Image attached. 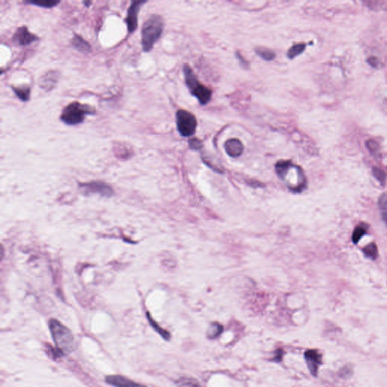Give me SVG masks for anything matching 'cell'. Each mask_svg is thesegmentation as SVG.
Listing matches in <instances>:
<instances>
[{"label":"cell","instance_id":"obj_1","mask_svg":"<svg viewBox=\"0 0 387 387\" xmlns=\"http://www.w3.org/2000/svg\"><path fill=\"white\" fill-rule=\"evenodd\" d=\"M164 28V20L159 15H150L142 25V47L144 52H149L152 50L155 44L161 37Z\"/></svg>","mask_w":387,"mask_h":387},{"label":"cell","instance_id":"obj_23","mask_svg":"<svg viewBox=\"0 0 387 387\" xmlns=\"http://www.w3.org/2000/svg\"><path fill=\"white\" fill-rule=\"evenodd\" d=\"M379 207L382 214V218L387 226V193L380 195L378 201Z\"/></svg>","mask_w":387,"mask_h":387},{"label":"cell","instance_id":"obj_3","mask_svg":"<svg viewBox=\"0 0 387 387\" xmlns=\"http://www.w3.org/2000/svg\"><path fill=\"white\" fill-rule=\"evenodd\" d=\"M96 114V109L93 106L74 101L63 109L60 119L68 126H77L83 123L87 116L94 115Z\"/></svg>","mask_w":387,"mask_h":387},{"label":"cell","instance_id":"obj_16","mask_svg":"<svg viewBox=\"0 0 387 387\" xmlns=\"http://www.w3.org/2000/svg\"><path fill=\"white\" fill-rule=\"evenodd\" d=\"M307 44H293L289 49H288V52H287V56L289 59H293V58H296L299 56L300 54L305 50Z\"/></svg>","mask_w":387,"mask_h":387},{"label":"cell","instance_id":"obj_2","mask_svg":"<svg viewBox=\"0 0 387 387\" xmlns=\"http://www.w3.org/2000/svg\"><path fill=\"white\" fill-rule=\"evenodd\" d=\"M49 325L56 350L60 354L64 355L71 353L74 349V338L72 332L56 319H51Z\"/></svg>","mask_w":387,"mask_h":387},{"label":"cell","instance_id":"obj_21","mask_svg":"<svg viewBox=\"0 0 387 387\" xmlns=\"http://www.w3.org/2000/svg\"><path fill=\"white\" fill-rule=\"evenodd\" d=\"M362 251L368 258L371 260H376L378 256V250H377V245L374 243L368 244L363 248Z\"/></svg>","mask_w":387,"mask_h":387},{"label":"cell","instance_id":"obj_27","mask_svg":"<svg viewBox=\"0 0 387 387\" xmlns=\"http://www.w3.org/2000/svg\"><path fill=\"white\" fill-rule=\"evenodd\" d=\"M283 355L284 350H282V349H279V350H276V354L274 356V358L273 361H276V362H280V361H282Z\"/></svg>","mask_w":387,"mask_h":387},{"label":"cell","instance_id":"obj_8","mask_svg":"<svg viewBox=\"0 0 387 387\" xmlns=\"http://www.w3.org/2000/svg\"><path fill=\"white\" fill-rule=\"evenodd\" d=\"M80 188L81 191L85 195L98 193L102 196L110 197L114 193L113 189L110 185L99 181L80 184Z\"/></svg>","mask_w":387,"mask_h":387},{"label":"cell","instance_id":"obj_10","mask_svg":"<svg viewBox=\"0 0 387 387\" xmlns=\"http://www.w3.org/2000/svg\"><path fill=\"white\" fill-rule=\"evenodd\" d=\"M60 74L56 71H49L41 76L39 85L42 90L49 92L53 90L59 80Z\"/></svg>","mask_w":387,"mask_h":387},{"label":"cell","instance_id":"obj_25","mask_svg":"<svg viewBox=\"0 0 387 387\" xmlns=\"http://www.w3.org/2000/svg\"><path fill=\"white\" fill-rule=\"evenodd\" d=\"M188 144H189V147L191 150H200L203 147V142L198 138H191L188 141Z\"/></svg>","mask_w":387,"mask_h":387},{"label":"cell","instance_id":"obj_14","mask_svg":"<svg viewBox=\"0 0 387 387\" xmlns=\"http://www.w3.org/2000/svg\"><path fill=\"white\" fill-rule=\"evenodd\" d=\"M12 90H13L14 93L16 95L17 98L23 101V102H28L31 98V88L29 85H22V87H14L12 85Z\"/></svg>","mask_w":387,"mask_h":387},{"label":"cell","instance_id":"obj_6","mask_svg":"<svg viewBox=\"0 0 387 387\" xmlns=\"http://www.w3.org/2000/svg\"><path fill=\"white\" fill-rule=\"evenodd\" d=\"M304 355L309 372L313 377H316L320 367L323 364L322 353L320 350L310 349L305 351Z\"/></svg>","mask_w":387,"mask_h":387},{"label":"cell","instance_id":"obj_20","mask_svg":"<svg viewBox=\"0 0 387 387\" xmlns=\"http://www.w3.org/2000/svg\"><path fill=\"white\" fill-rule=\"evenodd\" d=\"M147 318H148L149 321H150V325H152V326L153 327L154 329H155V331H156L157 332H158V334H159L160 335H161V337L165 339V340H170L171 334L169 332V331H166V330L161 328V326H160L159 325H158V324L155 322V321H154V320L152 319V318H150L149 313H147Z\"/></svg>","mask_w":387,"mask_h":387},{"label":"cell","instance_id":"obj_17","mask_svg":"<svg viewBox=\"0 0 387 387\" xmlns=\"http://www.w3.org/2000/svg\"><path fill=\"white\" fill-rule=\"evenodd\" d=\"M223 332V325H220V323L214 322L211 324L208 328L207 333V337L210 339H214L217 338Z\"/></svg>","mask_w":387,"mask_h":387},{"label":"cell","instance_id":"obj_13","mask_svg":"<svg viewBox=\"0 0 387 387\" xmlns=\"http://www.w3.org/2000/svg\"><path fill=\"white\" fill-rule=\"evenodd\" d=\"M71 45L77 50L80 51L82 53H90L92 50V47L85 39L80 35L74 33L72 39L71 41Z\"/></svg>","mask_w":387,"mask_h":387},{"label":"cell","instance_id":"obj_24","mask_svg":"<svg viewBox=\"0 0 387 387\" xmlns=\"http://www.w3.org/2000/svg\"><path fill=\"white\" fill-rule=\"evenodd\" d=\"M373 175L380 182L381 185H384L386 183V174L380 169L377 167H374L372 169Z\"/></svg>","mask_w":387,"mask_h":387},{"label":"cell","instance_id":"obj_19","mask_svg":"<svg viewBox=\"0 0 387 387\" xmlns=\"http://www.w3.org/2000/svg\"><path fill=\"white\" fill-rule=\"evenodd\" d=\"M368 228H369V226L364 224V223H361L355 228L354 231H353V237H352L354 244H357L361 240V238L367 232Z\"/></svg>","mask_w":387,"mask_h":387},{"label":"cell","instance_id":"obj_26","mask_svg":"<svg viewBox=\"0 0 387 387\" xmlns=\"http://www.w3.org/2000/svg\"><path fill=\"white\" fill-rule=\"evenodd\" d=\"M366 145H367L368 148L370 150L371 154L374 155H377L378 154L380 147L375 141L369 140L366 142Z\"/></svg>","mask_w":387,"mask_h":387},{"label":"cell","instance_id":"obj_29","mask_svg":"<svg viewBox=\"0 0 387 387\" xmlns=\"http://www.w3.org/2000/svg\"><path fill=\"white\" fill-rule=\"evenodd\" d=\"M84 5H85V6H87V7H90V5L92 4V2L90 1H85L83 2Z\"/></svg>","mask_w":387,"mask_h":387},{"label":"cell","instance_id":"obj_4","mask_svg":"<svg viewBox=\"0 0 387 387\" xmlns=\"http://www.w3.org/2000/svg\"><path fill=\"white\" fill-rule=\"evenodd\" d=\"M183 74L185 84L189 89L190 93L198 99L201 105H207L212 98V90L198 81V77L189 64L183 65Z\"/></svg>","mask_w":387,"mask_h":387},{"label":"cell","instance_id":"obj_12","mask_svg":"<svg viewBox=\"0 0 387 387\" xmlns=\"http://www.w3.org/2000/svg\"><path fill=\"white\" fill-rule=\"evenodd\" d=\"M106 382L115 387H147L135 383L123 376L111 375L106 377Z\"/></svg>","mask_w":387,"mask_h":387},{"label":"cell","instance_id":"obj_7","mask_svg":"<svg viewBox=\"0 0 387 387\" xmlns=\"http://www.w3.org/2000/svg\"><path fill=\"white\" fill-rule=\"evenodd\" d=\"M146 3H147V1L134 0L130 3L129 9L127 10V15H126V19H125L130 33H134L137 29L138 16H139V13L142 6Z\"/></svg>","mask_w":387,"mask_h":387},{"label":"cell","instance_id":"obj_9","mask_svg":"<svg viewBox=\"0 0 387 387\" xmlns=\"http://www.w3.org/2000/svg\"><path fill=\"white\" fill-rule=\"evenodd\" d=\"M37 40H39V37L29 31L28 27L25 25L17 28L12 36V41L20 47L30 45Z\"/></svg>","mask_w":387,"mask_h":387},{"label":"cell","instance_id":"obj_22","mask_svg":"<svg viewBox=\"0 0 387 387\" xmlns=\"http://www.w3.org/2000/svg\"><path fill=\"white\" fill-rule=\"evenodd\" d=\"M60 1H25L26 4L33 5V6H38V7L45 8V9H52L58 6Z\"/></svg>","mask_w":387,"mask_h":387},{"label":"cell","instance_id":"obj_15","mask_svg":"<svg viewBox=\"0 0 387 387\" xmlns=\"http://www.w3.org/2000/svg\"><path fill=\"white\" fill-rule=\"evenodd\" d=\"M255 52L262 59L266 61H273L275 58V53L272 49L266 48V47H258L255 49Z\"/></svg>","mask_w":387,"mask_h":387},{"label":"cell","instance_id":"obj_18","mask_svg":"<svg viewBox=\"0 0 387 387\" xmlns=\"http://www.w3.org/2000/svg\"><path fill=\"white\" fill-rule=\"evenodd\" d=\"M178 387H201L199 382L192 377H182L176 381Z\"/></svg>","mask_w":387,"mask_h":387},{"label":"cell","instance_id":"obj_11","mask_svg":"<svg viewBox=\"0 0 387 387\" xmlns=\"http://www.w3.org/2000/svg\"><path fill=\"white\" fill-rule=\"evenodd\" d=\"M224 148L226 153L232 158H238L241 156L244 152V145L239 139H228L225 142Z\"/></svg>","mask_w":387,"mask_h":387},{"label":"cell","instance_id":"obj_5","mask_svg":"<svg viewBox=\"0 0 387 387\" xmlns=\"http://www.w3.org/2000/svg\"><path fill=\"white\" fill-rule=\"evenodd\" d=\"M176 123L179 134L183 137H191L196 132V117L191 112L179 109L176 113Z\"/></svg>","mask_w":387,"mask_h":387},{"label":"cell","instance_id":"obj_28","mask_svg":"<svg viewBox=\"0 0 387 387\" xmlns=\"http://www.w3.org/2000/svg\"><path fill=\"white\" fill-rule=\"evenodd\" d=\"M236 56H237V58H239V61H240L241 64H242L243 66L248 67V63H247V61H244V58H243L242 54H241L240 52H238Z\"/></svg>","mask_w":387,"mask_h":387}]
</instances>
